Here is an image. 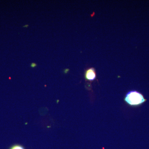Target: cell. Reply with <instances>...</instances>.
<instances>
[{
	"mask_svg": "<svg viewBox=\"0 0 149 149\" xmlns=\"http://www.w3.org/2000/svg\"><path fill=\"white\" fill-rule=\"evenodd\" d=\"M10 149H24V148L20 145H15L11 147Z\"/></svg>",
	"mask_w": 149,
	"mask_h": 149,
	"instance_id": "3",
	"label": "cell"
},
{
	"mask_svg": "<svg viewBox=\"0 0 149 149\" xmlns=\"http://www.w3.org/2000/svg\"><path fill=\"white\" fill-rule=\"evenodd\" d=\"M125 101L129 105L137 106L145 102L146 100L141 93L137 91H131L126 94Z\"/></svg>",
	"mask_w": 149,
	"mask_h": 149,
	"instance_id": "1",
	"label": "cell"
},
{
	"mask_svg": "<svg viewBox=\"0 0 149 149\" xmlns=\"http://www.w3.org/2000/svg\"><path fill=\"white\" fill-rule=\"evenodd\" d=\"M96 77L95 71L93 68L88 70L85 74L86 79L90 81H93L95 79Z\"/></svg>",
	"mask_w": 149,
	"mask_h": 149,
	"instance_id": "2",
	"label": "cell"
}]
</instances>
